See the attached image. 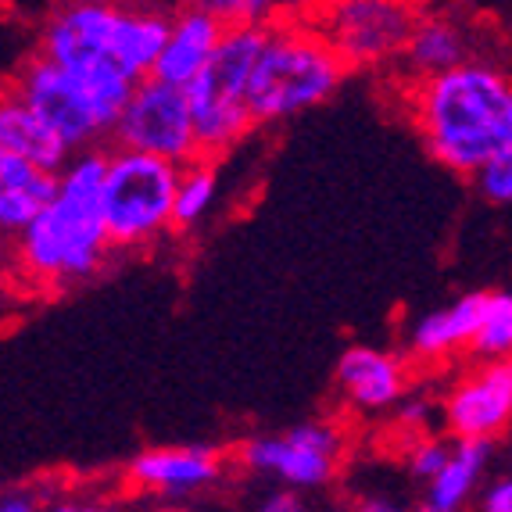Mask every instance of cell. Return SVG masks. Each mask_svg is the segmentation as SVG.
I'll return each mask as SVG.
<instances>
[{"label":"cell","instance_id":"cell-1","mask_svg":"<svg viewBox=\"0 0 512 512\" xmlns=\"http://www.w3.org/2000/svg\"><path fill=\"white\" fill-rule=\"evenodd\" d=\"M108 154L79 151L58 172L54 197L33 222L15 237L11 265L29 283L58 291L65 283L90 280L111 251L101 215Z\"/></svg>","mask_w":512,"mask_h":512},{"label":"cell","instance_id":"cell-28","mask_svg":"<svg viewBox=\"0 0 512 512\" xmlns=\"http://www.w3.org/2000/svg\"><path fill=\"white\" fill-rule=\"evenodd\" d=\"M0 512H36V498L26 491H11V495H0Z\"/></svg>","mask_w":512,"mask_h":512},{"label":"cell","instance_id":"cell-15","mask_svg":"<svg viewBox=\"0 0 512 512\" xmlns=\"http://www.w3.org/2000/svg\"><path fill=\"white\" fill-rule=\"evenodd\" d=\"M0 151H8L11 158H22L47 176H58L72 162L69 144L11 86L0 90Z\"/></svg>","mask_w":512,"mask_h":512},{"label":"cell","instance_id":"cell-19","mask_svg":"<svg viewBox=\"0 0 512 512\" xmlns=\"http://www.w3.org/2000/svg\"><path fill=\"white\" fill-rule=\"evenodd\" d=\"M487 459H491V444L487 441H455L452 459L427 484V498L423 502L437 512H462L470 495L477 491L480 477H484Z\"/></svg>","mask_w":512,"mask_h":512},{"label":"cell","instance_id":"cell-9","mask_svg":"<svg viewBox=\"0 0 512 512\" xmlns=\"http://www.w3.org/2000/svg\"><path fill=\"white\" fill-rule=\"evenodd\" d=\"M344 459V434L326 419H308L283 434H262L244 441L240 462L255 473L283 480L287 491L326 487Z\"/></svg>","mask_w":512,"mask_h":512},{"label":"cell","instance_id":"cell-29","mask_svg":"<svg viewBox=\"0 0 512 512\" xmlns=\"http://www.w3.org/2000/svg\"><path fill=\"white\" fill-rule=\"evenodd\" d=\"M47 512H115V509H111V505H101V502H58Z\"/></svg>","mask_w":512,"mask_h":512},{"label":"cell","instance_id":"cell-8","mask_svg":"<svg viewBox=\"0 0 512 512\" xmlns=\"http://www.w3.org/2000/svg\"><path fill=\"white\" fill-rule=\"evenodd\" d=\"M111 137H115V144L122 151L162 158V162L180 165V169L201 158L187 90L165 86L158 79L137 83L126 111H122V119L111 129Z\"/></svg>","mask_w":512,"mask_h":512},{"label":"cell","instance_id":"cell-11","mask_svg":"<svg viewBox=\"0 0 512 512\" xmlns=\"http://www.w3.org/2000/svg\"><path fill=\"white\" fill-rule=\"evenodd\" d=\"M444 423L455 441H487L512 423V359L484 362L444 398Z\"/></svg>","mask_w":512,"mask_h":512},{"label":"cell","instance_id":"cell-30","mask_svg":"<svg viewBox=\"0 0 512 512\" xmlns=\"http://www.w3.org/2000/svg\"><path fill=\"white\" fill-rule=\"evenodd\" d=\"M4 244H8V233L0 230V269H4V262H8V258H4Z\"/></svg>","mask_w":512,"mask_h":512},{"label":"cell","instance_id":"cell-18","mask_svg":"<svg viewBox=\"0 0 512 512\" xmlns=\"http://www.w3.org/2000/svg\"><path fill=\"white\" fill-rule=\"evenodd\" d=\"M54 180L58 176H47L22 158L0 151V230L8 237H18L26 230L40 215V208L54 197Z\"/></svg>","mask_w":512,"mask_h":512},{"label":"cell","instance_id":"cell-3","mask_svg":"<svg viewBox=\"0 0 512 512\" xmlns=\"http://www.w3.org/2000/svg\"><path fill=\"white\" fill-rule=\"evenodd\" d=\"M344 76H348V61L333 51L323 29L269 26L248 86L251 122L269 126V122H283L308 108H319L337 94Z\"/></svg>","mask_w":512,"mask_h":512},{"label":"cell","instance_id":"cell-31","mask_svg":"<svg viewBox=\"0 0 512 512\" xmlns=\"http://www.w3.org/2000/svg\"><path fill=\"white\" fill-rule=\"evenodd\" d=\"M158 512H180V509H158Z\"/></svg>","mask_w":512,"mask_h":512},{"label":"cell","instance_id":"cell-2","mask_svg":"<svg viewBox=\"0 0 512 512\" xmlns=\"http://www.w3.org/2000/svg\"><path fill=\"white\" fill-rule=\"evenodd\" d=\"M409 108L427 151L462 176H477L512 144V79L480 61L416 83Z\"/></svg>","mask_w":512,"mask_h":512},{"label":"cell","instance_id":"cell-5","mask_svg":"<svg viewBox=\"0 0 512 512\" xmlns=\"http://www.w3.org/2000/svg\"><path fill=\"white\" fill-rule=\"evenodd\" d=\"M180 165L137 151H111L104 176L101 215L111 248H147L176 226Z\"/></svg>","mask_w":512,"mask_h":512},{"label":"cell","instance_id":"cell-14","mask_svg":"<svg viewBox=\"0 0 512 512\" xmlns=\"http://www.w3.org/2000/svg\"><path fill=\"white\" fill-rule=\"evenodd\" d=\"M337 387L355 409L380 412L402 405L405 398V362L384 348L355 344L337 359Z\"/></svg>","mask_w":512,"mask_h":512},{"label":"cell","instance_id":"cell-17","mask_svg":"<svg viewBox=\"0 0 512 512\" xmlns=\"http://www.w3.org/2000/svg\"><path fill=\"white\" fill-rule=\"evenodd\" d=\"M466 51H470V40H466V29L452 18H416L409 40H405V69L412 72L416 83L423 79H437L444 72H455L459 65H466Z\"/></svg>","mask_w":512,"mask_h":512},{"label":"cell","instance_id":"cell-21","mask_svg":"<svg viewBox=\"0 0 512 512\" xmlns=\"http://www.w3.org/2000/svg\"><path fill=\"white\" fill-rule=\"evenodd\" d=\"M470 351L484 362L512 359V294L509 291H487L480 326L473 333Z\"/></svg>","mask_w":512,"mask_h":512},{"label":"cell","instance_id":"cell-7","mask_svg":"<svg viewBox=\"0 0 512 512\" xmlns=\"http://www.w3.org/2000/svg\"><path fill=\"white\" fill-rule=\"evenodd\" d=\"M122 22L126 8L115 4H69L47 18L40 58L90 90L137 86L122 69Z\"/></svg>","mask_w":512,"mask_h":512},{"label":"cell","instance_id":"cell-22","mask_svg":"<svg viewBox=\"0 0 512 512\" xmlns=\"http://www.w3.org/2000/svg\"><path fill=\"white\" fill-rule=\"evenodd\" d=\"M473 180H477V190L487 197V201H495V205H509L512 201V144L505 147L498 158H491V162H487Z\"/></svg>","mask_w":512,"mask_h":512},{"label":"cell","instance_id":"cell-13","mask_svg":"<svg viewBox=\"0 0 512 512\" xmlns=\"http://www.w3.org/2000/svg\"><path fill=\"white\" fill-rule=\"evenodd\" d=\"M222 33H226V26H222L205 4L176 11L169 26V40H165V51L158 58V65H154L151 79L187 90L205 72L208 61H212Z\"/></svg>","mask_w":512,"mask_h":512},{"label":"cell","instance_id":"cell-23","mask_svg":"<svg viewBox=\"0 0 512 512\" xmlns=\"http://www.w3.org/2000/svg\"><path fill=\"white\" fill-rule=\"evenodd\" d=\"M448 459H452V444L437 441V437H423V441L412 444L409 473L416 480H423V484H430V480H434L437 473L448 466Z\"/></svg>","mask_w":512,"mask_h":512},{"label":"cell","instance_id":"cell-24","mask_svg":"<svg viewBox=\"0 0 512 512\" xmlns=\"http://www.w3.org/2000/svg\"><path fill=\"white\" fill-rule=\"evenodd\" d=\"M430 416H434L430 402H419V398H409V402L398 405V423H405V427L427 430L430 427Z\"/></svg>","mask_w":512,"mask_h":512},{"label":"cell","instance_id":"cell-27","mask_svg":"<svg viewBox=\"0 0 512 512\" xmlns=\"http://www.w3.org/2000/svg\"><path fill=\"white\" fill-rule=\"evenodd\" d=\"M348 512H405L398 502H391V498H384V495H366V498H359V502L351 505Z\"/></svg>","mask_w":512,"mask_h":512},{"label":"cell","instance_id":"cell-20","mask_svg":"<svg viewBox=\"0 0 512 512\" xmlns=\"http://www.w3.org/2000/svg\"><path fill=\"white\" fill-rule=\"evenodd\" d=\"M215 194H219V172L215 162L208 158H197V162L183 165L180 169V187H176V230H190L205 219L208 208L215 205Z\"/></svg>","mask_w":512,"mask_h":512},{"label":"cell","instance_id":"cell-6","mask_svg":"<svg viewBox=\"0 0 512 512\" xmlns=\"http://www.w3.org/2000/svg\"><path fill=\"white\" fill-rule=\"evenodd\" d=\"M11 90L69 144V151H83L101 133L115 129L137 86L90 90V86H83L69 72H61L58 65L36 54V58L26 61V69L18 72Z\"/></svg>","mask_w":512,"mask_h":512},{"label":"cell","instance_id":"cell-26","mask_svg":"<svg viewBox=\"0 0 512 512\" xmlns=\"http://www.w3.org/2000/svg\"><path fill=\"white\" fill-rule=\"evenodd\" d=\"M258 512H308V505L301 502L298 491H287V487H280V491H273V495L258 505Z\"/></svg>","mask_w":512,"mask_h":512},{"label":"cell","instance_id":"cell-12","mask_svg":"<svg viewBox=\"0 0 512 512\" xmlns=\"http://www.w3.org/2000/svg\"><path fill=\"white\" fill-rule=\"evenodd\" d=\"M219 473L222 459L208 444H162L129 462V480L154 495H190L215 484Z\"/></svg>","mask_w":512,"mask_h":512},{"label":"cell","instance_id":"cell-16","mask_svg":"<svg viewBox=\"0 0 512 512\" xmlns=\"http://www.w3.org/2000/svg\"><path fill=\"white\" fill-rule=\"evenodd\" d=\"M487 291L462 294L452 305L437 308L430 316L416 319V326L409 330V351L416 359H444L459 348H470L473 333L480 326V312H484Z\"/></svg>","mask_w":512,"mask_h":512},{"label":"cell","instance_id":"cell-25","mask_svg":"<svg viewBox=\"0 0 512 512\" xmlns=\"http://www.w3.org/2000/svg\"><path fill=\"white\" fill-rule=\"evenodd\" d=\"M484 512H512V477H498L484 491Z\"/></svg>","mask_w":512,"mask_h":512},{"label":"cell","instance_id":"cell-4","mask_svg":"<svg viewBox=\"0 0 512 512\" xmlns=\"http://www.w3.org/2000/svg\"><path fill=\"white\" fill-rule=\"evenodd\" d=\"M265 36H269V29L258 26L226 29L205 72L187 86L197 147H201V158H208V162L222 158L255 126L248 111V86L251 72L258 65V54L265 47Z\"/></svg>","mask_w":512,"mask_h":512},{"label":"cell","instance_id":"cell-10","mask_svg":"<svg viewBox=\"0 0 512 512\" xmlns=\"http://www.w3.org/2000/svg\"><path fill=\"white\" fill-rule=\"evenodd\" d=\"M412 26H416V11L409 4L348 0V4H333L326 11L323 36L333 43V51L348 61V69H359V65H380V61L402 54Z\"/></svg>","mask_w":512,"mask_h":512}]
</instances>
